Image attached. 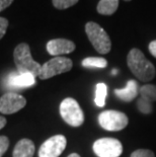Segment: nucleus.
I'll use <instances>...</instances> for the list:
<instances>
[{
  "label": "nucleus",
  "mask_w": 156,
  "mask_h": 157,
  "mask_svg": "<svg viewBox=\"0 0 156 157\" xmlns=\"http://www.w3.org/2000/svg\"><path fill=\"white\" fill-rule=\"evenodd\" d=\"M60 115L62 119L72 127H79L84 123V113L77 101L67 98L60 105Z\"/></svg>",
  "instance_id": "20e7f679"
},
{
  "label": "nucleus",
  "mask_w": 156,
  "mask_h": 157,
  "mask_svg": "<svg viewBox=\"0 0 156 157\" xmlns=\"http://www.w3.org/2000/svg\"><path fill=\"white\" fill-rule=\"evenodd\" d=\"M127 64L130 71L140 81L149 82L154 78L156 70L154 65L146 59L139 49H132L127 56Z\"/></svg>",
  "instance_id": "f257e3e1"
},
{
  "label": "nucleus",
  "mask_w": 156,
  "mask_h": 157,
  "mask_svg": "<svg viewBox=\"0 0 156 157\" xmlns=\"http://www.w3.org/2000/svg\"><path fill=\"white\" fill-rule=\"evenodd\" d=\"M98 123L102 129L111 132H117L124 130L128 126L129 119L124 113L109 109L99 113Z\"/></svg>",
  "instance_id": "39448f33"
},
{
  "label": "nucleus",
  "mask_w": 156,
  "mask_h": 157,
  "mask_svg": "<svg viewBox=\"0 0 156 157\" xmlns=\"http://www.w3.org/2000/svg\"><path fill=\"white\" fill-rule=\"evenodd\" d=\"M68 157H80V155L77 154V153H72V154H70Z\"/></svg>",
  "instance_id": "a878e982"
},
{
  "label": "nucleus",
  "mask_w": 156,
  "mask_h": 157,
  "mask_svg": "<svg viewBox=\"0 0 156 157\" xmlns=\"http://www.w3.org/2000/svg\"><path fill=\"white\" fill-rule=\"evenodd\" d=\"M112 74H117V73H118V71H117V70H112Z\"/></svg>",
  "instance_id": "bb28decb"
},
{
  "label": "nucleus",
  "mask_w": 156,
  "mask_h": 157,
  "mask_svg": "<svg viewBox=\"0 0 156 157\" xmlns=\"http://www.w3.org/2000/svg\"><path fill=\"white\" fill-rule=\"evenodd\" d=\"M35 154V144L29 139H21L13 149V157H32Z\"/></svg>",
  "instance_id": "ddd939ff"
},
{
  "label": "nucleus",
  "mask_w": 156,
  "mask_h": 157,
  "mask_svg": "<svg viewBox=\"0 0 156 157\" xmlns=\"http://www.w3.org/2000/svg\"><path fill=\"white\" fill-rule=\"evenodd\" d=\"M9 147V140L6 136H0V157L4 155Z\"/></svg>",
  "instance_id": "412c9836"
},
{
  "label": "nucleus",
  "mask_w": 156,
  "mask_h": 157,
  "mask_svg": "<svg viewBox=\"0 0 156 157\" xmlns=\"http://www.w3.org/2000/svg\"><path fill=\"white\" fill-rule=\"evenodd\" d=\"M85 33L91 45L99 54H108L112 49V42L107 32L93 21L85 25Z\"/></svg>",
  "instance_id": "7ed1b4c3"
},
{
  "label": "nucleus",
  "mask_w": 156,
  "mask_h": 157,
  "mask_svg": "<svg viewBox=\"0 0 156 157\" xmlns=\"http://www.w3.org/2000/svg\"><path fill=\"white\" fill-rule=\"evenodd\" d=\"M125 1H130V0H125Z\"/></svg>",
  "instance_id": "cd10ccee"
},
{
  "label": "nucleus",
  "mask_w": 156,
  "mask_h": 157,
  "mask_svg": "<svg viewBox=\"0 0 156 157\" xmlns=\"http://www.w3.org/2000/svg\"><path fill=\"white\" fill-rule=\"evenodd\" d=\"M14 63L19 73H31L35 76H39L42 65L36 62L31 55L29 46L25 43L19 44L13 52Z\"/></svg>",
  "instance_id": "f03ea898"
},
{
  "label": "nucleus",
  "mask_w": 156,
  "mask_h": 157,
  "mask_svg": "<svg viewBox=\"0 0 156 157\" xmlns=\"http://www.w3.org/2000/svg\"><path fill=\"white\" fill-rule=\"evenodd\" d=\"M12 2H13V0H0V11L4 10L5 8L10 6Z\"/></svg>",
  "instance_id": "5701e85b"
},
{
  "label": "nucleus",
  "mask_w": 156,
  "mask_h": 157,
  "mask_svg": "<svg viewBox=\"0 0 156 157\" xmlns=\"http://www.w3.org/2000/svg\"><path fill=\"white\" fill-rule=\"evenodd\" d=\"M137 108L139 112H141L144 115H149L153 111V106H152V102H150L147 99L141 98L137 101Z\"/></svg>",
  "instance_id": "a211bd4d"
},
{
  "label": "nucleus",
  "mask_w": 156,
  "mask_h": 157,
  "mask_svg": "<svg viewBox=\"0 0 156 157\" xmlns=\"http://www.w3.org/2000/svg\"><path fill=\"white\" fill-rule=\"evenodd\" d=\"M140 96L145 99H147L150 102L156 101V85L153 84H145L141 86L139 90Z\"/></svg>",
  "instance_id": "f3484780"
},
{
  "label": "nucleus",
  "mask_w": 156,
  "mask_h": 157,
  "mask_svg": "<svg viewBox=\"0 0 156 157\" xmlns=\"http://www.w3.org/2000/svg\"><path fill=\"white\" fill-rule=\"evenodd\" d=\"M73 63L71 59L66 57H54L53 59L49 60L44 65H42L41 72L38 77L42 80L52 78L58 74L66 73L72 69Z\"/></svg>",
  "instance_id": "423d86ee"
},
{
  "label": "nucleus",
  "mask_w": 156,
  "mask_h": 157,
  "mask_svg": "<svg viewBox=\"0 0 156 157\" xmlns=\"http://www.w3.org/2000/svg\"><path fill=\"white\" fill-rule=\"evenodd\" d=\"M26 105V99L15 92H6L0 98V113L11 115L21 111Z\"/></svg>",
  "instance_id": "1a4fd4ad"
},
{
  "label": "nucleus",
  "mask_w": 156,
  "mask_h": 157,
  "mask_svg": "<svg viewBox=\"0 0 156 157\" xmlns=\"http://www.w3.org/2000/svg\"><path fill=\"white\" fill-rule=\"evenodd\" d=\"M52 2L57 9H66L75 5L78 0H52Z\"/></svg>",
  "instance_id": "6ab92c4d"
},
{
  "label": "nucleus",
  "mask_w": 156,
  "mask_h": 157,
  "mask_svg": "<svg viewBox=\"0 0 156 157\" xmlns=\"http://www.w3.org/2000/svg\"><path fill=\"white\" fill-rule=\"evenodd\" d=\"M67 140L63 135H55L43 143L39 149V157H59L66 148Z\"/></svg>",
  "instance_id": "6e6552de"
},
{
  "label": "nucleus",
  "mask_w": 156,
  "mask_h": 157,
  "mask_svg": "<svg viewBox=\"0 0 156 157\" xmlns=\"http://www.w3.org/2000/svg\"><path fill=\"white\" fill-rule=\"evenodd\" d=\"M119 7V0H99L97 4V12L102 15H112Z\"/></svg>",
  "instance_id": "4468645a"
},
{
  "label": "nucleus",
  "mask_w": 156,
  "mask_h": 157,
  "mask_svg": "<svg viewBox=\"0 0 156 157\" xmlns=\"http://www.w3.org/2000/svg\"><path fill=\"white\" fill-rule=\"evenodd\" d=\"M82 66L85 68H98L102 69L108 66V61L101 57H88L82 61Z\"/></svg>",
  "instance_id": "dca6fc26"
},
{
  "label": "nucleus",
  "mask_w": 156,
  "mask_h": 157,
  "mask_svg": "<svg viewBox=\"0 0 156 157\" xmlns=\"http://www.w3.org/2000/svg\"><path fill=\"white\" fill-rule=\"evenodd\" d=\"M7 28H8V21L4 17H0V40L4 36Z\"/></svg>",
  "instance_id": "4be33fe9"
},
{
  "label": "nucleus",
  "mask_w": 156,
  "mask_h": 157,
  "mask_svg": "<svg viewBox=\"0 0 156 157\" xmlns=\"http://www.w3.org/2000/svg\"><path fill=\"white\" fill-rule=\"evenodd\" d=\"M36 84V76L31 73H11L7 77V86L11 88H26Z\"/></svg>",
  "instance_id": "9b49d317"
},
{
  "label": "nucleus",
  "mask_w": 156,
  "mask_h": 157,
  "mask_svg": "<svg viewBox=\"0 0 156 157\" xmlns=\"http://www.w3.org/2000/svg\"><path fill=\"white\" fill-rule=\"evenodd\" d=\"M108 95V86L105 83H97L95 86V98H94V102L95 105L102 108L105 105V98Z\"/></svg>",
  "instance_id": "2eb2a0df"
},
{
  "label": "nucleus",
  "mask_w": 156,
  "mask_h": 157,
  "mask_svg": "<svg viewBox=\"0 0 156 157\" xmlns=\"http://www.w3.org/2000/svg\"><path fill=\"white\" fill-rule=\"evenodd\" d=\"M148 49H149V52H150V54L156 58V40H155V41H152L150 44H149Z\"/></svg>",
  "instance_id": "b1692460"
},
{
  "label": "nucleus",
  "mask_w": 156,
  "mask_h": 157,
  "mask_svg": "<svg viewBox=\"0 0 156 157\" xmlns=\"http://www.w3.org/2000/svg\"><path fill=\"white\" fill-rule=\"evenodd\" d=\"M6 125V119L4 117H0V130Z\"/></svg>",
  "instance_id": "393cba45"
},
{
  "label": "nucleus",
  "mask_w": 156,
  "mask_h": 157,
  "mask_svg": "<svg viewBox=\"0 0 156 157\" xmlns=\"http://www.w3.org/2000/svg\"><path fill=\"white\" fill-rule=\"evenodd\" d=\"M139 85L136 80H129L124 88L115 89V95L123 101H132L139 94Z\"/></svg>",
  "instance_id": "f8f14e48"
},
{
  "label": "nucleus",
  "mask_w": 156,
  "mask_h": 157,
  "mask_svg": "<svg viewBox=\"0 0 156 157\" xmlns=\"http://www.w3.org/2000/svg\"><path fill=\"white\" fill-rule=\"evenodd\" d=\"M75 50V44L66 39L51 40L47 44V51L50 55L60 57L61 55L70 54Z\"/></svg>",
  "instance_id": "9d476101"
},
{
  "label": "nucleus",
  "mask_w": 156,
  "mask_h": 157,
  "mask_svg": "<svg viewBox=\"0 0 156 157\" xmlns=\"http://www.w3.org/2000/svg\"><path fill=\"white\" fill-rule=\"evenodd\" d=\"M93 152L98 157H120L123 153V145L118 139L101 138L93 143Z\"/></svg>",
  "instance_id": "0eeeda50"
},
{
  "label": "nucleus",
  "mask_w": 156,
  "mask_h": 157,
  "mask_svg": "<svg viewBox=\"0 0 156 157\" xmlns=\"http://www.w3.org/2000/svg\"><path fill=\"white\" fill-rule=\"evenodd\" d=\"M131 157H155V154L149 149H137L132 153Z\"/></svg>",
  "instance_id": "aec40b11"
}]
</instances>
